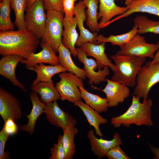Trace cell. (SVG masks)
<instances>
[{"label": "cell", "instance_id": "d4e9b609", "mask_svg": "<svg viewBox=\"0 0 159 159\" xmlns=\"http://www.w3.org/2000/svg\"><path fill=\"white\" fill-rule=\"evenodd\" d=\"M31 89L39 95L40 100L46 104L61 99L53 82H39L32 85Z\"/></svg>", "mask_w": 159, "mask_h": 159}, {"label": "cell", "instance_id": "8fae6325", "mask_svg": "<svg viewBox=\"0 0 159 159\" xmlns=\"http://www.w3.org/2000/svg\"><path fill=\"white\" fill-rule=\"evenodd\" d=\"M44 113L51 124L62 130L69 126H75L77 124L73 116L60 107L57 101L46 104Z\"/></svg>", "mask_w": 159, "mask_h": 159}, {"label": "cell", "instance_id": "5b68a950", "mask_svg": "<svg viewBox=\"0 0 159 159\" xmlns=\"http://www.w3.org/2000/svg\"><path fill=\"white\" fill-rule=\"evenodd\" d=\"M159 82V62L148 65H143L138 74L133 94L140 99H148L152 87Z\"/></svg>", "mask_w": 159, "mask_h": 159}, {"label": "cell", "instance_id": "7402d4cb", "mask_svg": "<svg viewBox=\"0 0 159 159\" xmlns=\"http://www.w3.org/2000/svg\"><path fill=\"white\" fill-rule=\"evenodd\" d=\"M29 69L34 71L37 74L36 78L32 85H34L39 82H53L52 80L53 76L58 73L68 71L66 68L59 64L46 65L43 63L38 64Z\"/></svg>", "mask_w": 159, "mask_h": 159}, {"label": "cell", "instance_id": "4316f807", "mask_svg": "<svg viewBox=\"0 0 159 159\" xmlns=\"http://www.w3.org/2000/svg\"><path fill=\"white\" fill-rule=\"evenodd\" d=\"M83 1L87 8L86 11L87 26L92 32L98 33L101 29L98 22L97 18L99 0H83Z\"/></svg>", "mask_w": 159, "mask_h": 159}, {"label": "cell", "instance_id": "ee69618b", "mask_svg": "<svg viewBox=\"0 0 159 159\" xmlns=\"http://www.w3.org/2000/svg\"></svg>", "mask_w": 159, "mask_h": 159}, {"label": "cell", "instance_id": "b9f144b4", "mask_svg": "<svg viewBox=\"0 0 159 159\" xmlns=\"http://www.w3.org/2000/svg\"><path fill=\"white\" fill-rule=\"evenodd\" d=\"M125 1V4L126 5H128L131 2L135 0H124Z\"/></svg>", "mask_w": 159, "mask_h": 159}, {"label": "cell", "instance_id": "7a4b0ae2", "mask_svg": "<svg viewBox=\"0 0 159 159\" xmlns=\"http://www.w3.org/2000/svg\"><path fill=\"white\" fill-rule=\"evenodd\" d=\"M140 99L134 95L132 96L131 103L123 114L112 118L111 124L117 128L121 126L126 127L135 125L140 126L150 127L153 125L152 120V107L153 102L151 98L140 102Z\"/></svg>", "mask_w": 159, "mask_h": 159}, {"label": "cell", "instance_id": "836d02e7", "mask_svg": "<svg viewBox=\"0 0 159 159\" xmlns=\"http://www.w3.org/2000/svg\"><path fill=\"white\" fill-rule=\"evenodd\" d=\"M120 145L115 146L107 153L106 156L109 159H130L121 149Z\"/></svg>", "mask_w": 159, "mask_h": 159}, {"label": "cell", "instance_id": "ffe728a7", "mask_svg": "<svg viewBox=\"0 0 159 159\" xmlns=\"http://www.w3.org/2000/svg\"><path fill=\"white\" fill-rule=\"evenodd\" d=\"M29 97L32 108L30 113L26 115L28 122L26 124L21 125L20 129L31 135L34 132L35 124L38 118L41 115L44 113L46 104L40 100L37 93L34 92L30 94Z\"/></svg>", "mask_w": 159, "mask_h": 159}, {"label": "cell", "instance_id": "52a82bcc", "mask_svg": "<svg viewBox=\"0 0 159 159\" xmlns=\"http://www.w3.org/2000/svg\"><path fill=\"white\" fill-rule=\"evenodd\" d=\"M43 0H37L27 7L24 15L26 29L39 39L44 34L46 20Z\"/></svg>", "mask_w": 159, "mask_h": 159}, {"label": "cell", "instance_id": "9c48e42d", "mask_svg": "<svg viewBox=\"0 0 159 159\" xmlns=\"http://www.w3.org/2000/svg\"><path fill=\"white\" fill-rule=\"evenodd\" d=\"M76 50L79 60L84 65L89 84L97 85L106 82L107 77L110 74V67L106 66L102 69L96 71L97 66L96 61L88 58L86 52L80 47L76 48Z\"/></svg>", "mask_w": 159, "mask_h": 159}, {"label": "cell", "instance_id": "603a6c76", "mask_svg": "<svg viewBox=\"0 0 159 159\" xmlns=\"http://www.w3.org/2000/svg\"><path fill=\"white\" fill-rule=\"evenodd\" d=\"M74 103L75 106L79 107L82 111L90 125L94 127L95 134L100 137H104L100 130L99 126L101 124L107 123V120L81 100Z\"/></svg>", "mask_w": 159, "mask_h": 159}, {"label": "cell", "instance_id": "ac0fdd59", "mask_svg": "<svg viewBox=\"0 0 159 159\" xmlns=\"http://www.w3.org/2000/svg\"><path fill=\"white\" fill-rule=\"evenodd\" d=\"M105 42L95 44L87 42L82 44L80 47L86 53L87 56H91L96 59L98 70L102 69L106 66H108L113 71L115 65L112 63L107 55L105 54Z\"/></svg>", "mask_w": 159, "mask_h": 159}, {"label": "cell", "instance_id": "6da1fadb", "mask_svg": "<svg viewBox=\"0 0 159 159\" xmlns=\"http://www.w3.org/2000/svg\"><path fill=\"white\" fill-rule=\"evenodd\" d=\"M39 39L27 29L0 32V54L2 56L15 55L27 58L35 53Z\"/></svg>", "mask_w": 159, "mask_h": 159}, {"label": "cell", "instance_id": "cb8c5ba5", "mask_svg": "<svg viewBox=\"0 0 159 159\" xmlns=\"http://www.w3.org/2000/svg\"><path fill=\"white\" fill-rule=\"evenodd\" d=\"M58 52L59 64L66 68L69 72L74 74L82 80H85L86 77L85 71L75 64L72 58L70 52L63 45L62 42L59 47Z\"/></svg>", "mask_w": 159, "mask_h": 159}, {"label": "cell", "instance_id": "8992f818", "mask_svg": "<svg viewBox=\"0 0 159 159\" xmlns=\"http://www.w3.org/2000/svg\"><path fill=\"white\" fill-rule=\"evenodd\" d=\"M59 76L60 80L56 83L55 87L61 99L73 103L81 100L79 87L84 86L83 80L69 72H63L60 73Z\"/></svg>", "mask_w": 159, "mask_h": 159}, {"label": "cell", "instance_id": "7c38bea8", "mask_svg": "<svg viewBox=\"0 0 159 159\" xmlns=\"http://www.w3.org/2000/svg\"><path fill=\"white\" fill-rule=\"evenodd\" d=\"M87 136L89 141L91 151L99 159L105 157L107 152L113 147L123 144L120 135L117 132L114 134L111 140L97 138L95 130L92 129L89 130Z\"/></svg>", "mask_w": 159, "mask_h": 159}, {"label": "cell", "instance_id": "4dcf8cb0", "mask_svg": "<svg viewBox=\"0 0 159 159\" xmlns=\"http://www.w3.org/2000/svg\"><path fill=\"white\" fill-rule=\"evenodd\" d=\"M27 1L28 0H11V8L15 15L14 23L18 29H26L24 13L27 8Z\"/></svg>", "mask_w": 159, "mask_h": 159}, {"label": "cell", "instance_id": "44dd1931", "mask_svg": "<svg viewBox=\"0 0 159 159\" xmlns=\"http://www.w3.org/2000/svg\"><path fill=\"white\" fill-rule=\"evenodd\" d=\"M77 26V20L75 16L72 20L64 17L62 43L74 57L77 56L75 45L79 37L76 29Z\"/></svg>", "mask_w": 159, "mask_h": 159}, {"label": "cell", "instance_id": "3957f363", "mask_svg": "<svg viewBox=\"0 0 159 159\" xmlns=\"http://www.w3.org/2000/svg\"><path fill=\"white\" fill-rule=\"evenodd\" d=\"M110 57L115 65L111 80L128 87H135L138 72L146 58L116 54Z\"/></svg>", "mask_w": 159, "mask_h": 159}, {"label": "cell", "instance_id": "9a60e30c", "mask_svg": "<svg viewBox=\"0 0 159 159\" xmlns=\"http://www.w3.org/2000/svg\"><path fill=\"white\" fill-rule=\"evenodd\" d=\"M107 84L102 90L105 94L109 107L122 103L130 95V90L127 85L106 79Z\"/></svg>", "mask_w": 159, "mask_h": 159}, {"label": "cell", "instance_id": "f546056e", "mask_svg": "<svg viewBox=\"0 0 159 159\" xmlns=\"http://www.w3.org/2000/svg\"><path fill=\"white\" fill-rule=\"evenodd\" d=\"M133 21L134 26L138 28V34L152 33L159 34V20L154 21L144 15H139Z\"/></svg>", "mask_w": 159, "mask_h": 159}, {"label": "cell", "instance_id": "277c9868", "mask_svg": "<svg viewBox=\"0 0 159 159\" xmlns=\"http://www.w3.org/2000/svg\"><path fill=\"white\" fill-rule=\"evenodd\" d=\"M44 32L42 41L49 45L56 52L62 42L63 31L64 13L53 10H47Z\"/></svg>", "mask_w": 159, "mask_h": 159}, {"label": "cell", "instance_id": "e575fe53", "mask_svg": "<svg viewBox=\"0 0 159 159\" xmlns=\"http://www.w3.org/2000/svg\"><path fill=\"white\" fill-rule=\"evenodd\" d=\"M9 136L2 128L0 131V159L11 158L9 152L5 151V145Z\"/></svg>", "mask_w": 159, "mask_h": 159}, {"label": "cell", "instance_id": "8d00e7d4", "mask_svg": "<svg viewBox=\"0 0 159 159\" xmlns=\"http://www.w3.org/2000/svg\"><path fill=\"white\" fill-rule=\"evenodd\" d=\"M63 0H43L45 9L53 10L63 12Z\"/></svg>", "mask_w": 159, "mask_h": 159}, {"label": "cell", "instance_id": "e0dca14e", "mask_svg": "<svg viewBox=\"0 0 159 159\" xmlns=\"http://www.w3.org/2000/svg\"><path fill=\"white\" fill-rule=\"evenodd\" d=\"M126 6L127 9V11L111 20L107 24V26L115 21L127 17L136 12L147 13L159 17V0H135Z\"/></svg>", "mask_w": 159, "mask_h": 159}, {"label": "cell", "instance_id": "f1b7e54d", "mask_svg": "<svg viewBox=\"0 0 159 159\" xmlns=\"http://www.w3.org/2000/svg\"><path fill=\"white\" fill-rule=\"evenodd\" d=\"M62 142L65 152V159H72L75 153L74 138L78 132L74 126H69L62 130Z\"/></svg>", "mask_w": 159, "mask_h": 159}, {"label": "cell", "instance_id": "2e32d148", "mask_svg": "<svg viewBox=\"0 0 159 159\" xmlns=\"http://www.w3.org/2000/svg\"><path fill=\"white\" fill-rule=\"evenodd\" d=\"M23 59L22 57L15 55L2 56L0 60V74L9 80L15 86L27 92L28 90L18 80L15 74L17 64Z\"/></svg>", "mask_w": 159, "mask_h": 159}, {"label": "cell", "instance_id": "74e56055", "mask_svg": "<svg viewBox=\"0 0 159 159\" xmlns=\"http://www.w3.org/2000/svg\"><path fill=\"white\" fill-rule=\"evenodd\" d=\"M3 128L10 136L16 134L19 130L18 126L14 120L9 118L4 122Z\"/></svg>", "mask_w": 159, "mask_h": 159}, {"label": "cell", "instance_id": "f35d334b", "mask_svg": "<svg viewBox=\"0 0 159 159\" xmlns=\"http://www.w3.org/2000/svg\"><path fill=\"white\" fill-rule=\"evenodd\" d=\"M157 44L158 46V49L155 55L154 58L152 60L147 62L145 64L148 65H151L159 62V41L157 42Z\"/></svg>", "mask_w": 159, "mask_h": 159}, {"label": "cell", "instance_id": "ba28073f", "mask_svg": "<svg viewBox=\"0 0 159 159\" xmlns=\"http://www.w3.org/2000/svg\"><path fill=\"white\" fill-rule=\"evenodd\" d=\"M117 52L119 55H130L153 59L158 50L157 44L148 43L144 37L137 34Z\"/></svg>", "mask_w": 159, "mask_h": 159}, {"label": "cell", "instance_id": "4fadbf2b", "mask_svg": "<svg viewBox=\"0 0 159 159\" xmlns=\"http://www.w3.org/2000/svg\"><path fill=\"white\" fill-rule=\"evenodd\" d=\"M40 46L42 49L39 52L32 53L27 58L21 61L20 62L25 65L26 69H29L41 63L49 64L52 65L59 64L58 57L56 54V52L49 45L42 41Z\"/></svg>", "mask_w": 159, "mask_h": 159}, {"label": "cell", "instance_id": "7bdbcfd3", "mask_svg": "<svg viewBox=\"0 0 159 159\" xmlns=\"http://www.w3.org/2000/svg\"><path fill=\"white\" fill-rule=\"evenodd\" d=\"M77 0H74V1H77Z\"/></svg>", "mask_w": 159, "mask_h": 159}, {"label": "cell", "instance_id": "d6a6232c", "mask_svg": "<svg viewBox=\"0 0 159 159\" xmlns=\"http://www.w3.org/2000/svg\"><path fill=\"white\" fill-rule=\"evenodd\" d=\"M62 135H59L57 143L54 144L50 148L51 156L48 159H65V152L62 142Z\"/></svg>", "mask_w": 159, "mask_h": 159}, {"label": "cell", "instance_id": "d590c367", "mask_svg": "<svg viewBox=\"0 0 159 159\" xmlns=\"http://www.w3.org/2000/svg\"><path fill=\"white\" fill-rule=\"evenodd\" d=\"M74 0H63L62 6L64 17L70 20L72 19L74 15Z\"/></svg>", "mask_w": 159, "mask_h": 159}, {"label": "cell", "instance_id": "d6986e66", "mask_svg": "<svg viewBox=\"0 0 159 159\" xmlns=\"http://www.w3.org/2000/svg\"><path fill=\"white\" fill-rule=\"evenodd\" d=\"M99 5L98 13V19L101 18L99 23L100 29L106 26L111 19L116 16H119L125 13L127 10L125 7L117 5L115 1L119 0H99Z\"/></svg>", "mask_w": 159, "mask_h": 159}, {"label": "cell", "instance_id": "484cf974", "mask_svg": "<svg viewBox=\"0 0 159 159\" xmlns=\"http://www.w3.org/2000/svg\"><path fill=\"white\" fill-rule=\"evenodd\" d=\"M82 98L85 103L99 113L107 112L109 108L106 98H103L98 95L90 93L84 86L79 87Z\"/></svg>", "mask_w": 159, "mask_h": 159}, {"label": "cell", "instance_id": "30bf717a", "mask_svg": "<svg viewBox=\"0 0 159 159\" xmlns=\"http://www.w3.org/2000/svg\"><path fill=\"white\" fill-rule=\"evenodd\" d=\"M20 103L12 94L0 87V115L4 122L9 118L17 121L22 116Z\"/></svg>", "mask_w": 159, "mask_h": 159}, {"label": "cell", "instance_id": "1f68e13d", "mask_svg": "<svg viewBox=\"0 0 159 159\" xmlns=\"http://www.w3.org/2000/svg\"><path fill=\"white\" fill-rule=\"evenodd\" d=\"M0 3V30H14L15 24L11 20V0H1Z\"/></svg>", "mask_w": 159, "mask_h": 159}, {"label": "cell", "instance_id": "83f0119b", "mask_svg": "<svg viewBox=\"0 0 159 159\" xmlns=\"http://www.w3.org/2000/svg\"><path fill=\"white\" fill-rule=\"evenodd\" d=\"M138 34V28L134 26L130 30L123 34L117 35H111L107 37H105L102 34L98 35L97 42L95 44L110 42L113 46L117 45L120 47L128 42Z\"/></svg>", "mask_w": 159, "mask_h": 159}, {"label": "cell", "instance_id": "ab89813d", "mask_svg": "<svg viewBox=\"0 0 159 159\" xmlns=\"http://www.w3.org/2000/svg\"><path fill=\"white\" fill-rule=\"evenodd\" d=\"M151 151L154 155V159H159V148L149 145Z\"/></svg>", "mask_w": 159, "mask_h": 159}, {"label": "cell", "instance_id": "60d3db41", "mask_svg": "<svg viewBox=\"0 0 159 159\" xmlns=\"http://www.w3.org/2000/svg\"><path fill=\"white\" fill-rule=\"evenodd\" d=\"M37 0H28L27 7L31 6Z\"/></svg>", "mask_w": 159, "mask_h": 159}, {"label": "cell", "instance_id": "5bb4252c", "mask_svg": "<svg viewBox=\"0 0 159 159\" xmlns=\"http://www.w3.org/2000/svg\"><path fill=\"white\" fill-rule=\"evenodd\" d=\"M86 8L83 0L80 1L75 4L74 15L77 19V26L80 32V35L76 45L79 47L83 44L87 42L95 44L97 42V38L98 35V33L92 32L84 27V22L87 20Z\"/></svg>", "mask_w": 159, "mask_h": 159}]
</instances>
